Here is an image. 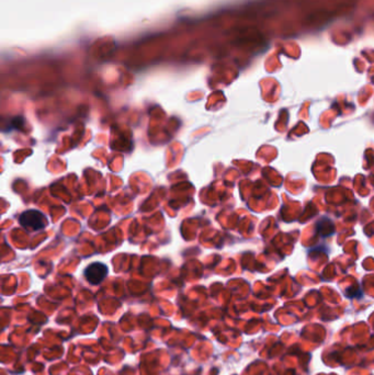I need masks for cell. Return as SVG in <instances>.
<instances>
[{"instance_id": "2", "label": "cell", "mask_w": 374, "mask_h": 375, "mask_svg": "<svg viewBox=\"0 0 374 375\" xmlns=\"http://www.w3.org/2000/svg\"><path fill=\"white\" fill-rule=\"evenodd\" d=\"M108 271L109 270H108L107 264H104L100 261H96V262L90 263L89 266L85 269L84 275L86 280L90 284L98 285L107 278Z\"/></svg>"}, {"instance_id": "1", "label": "cell", "mask_w": 374, "mask_h": 375, "mask_svg": "<svg viewBox=\"0 0 374 375\" xmlns=\"http://www.w3.org/2000/svg\"><path fill=\"white\" fill-rule=\"evenodd\" d=\"M19 223L24 229L29 231H38L46 227L47 218L37 209H26L19 216Z\"/></svg>"}]
</instances>
